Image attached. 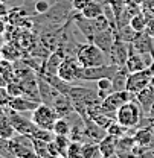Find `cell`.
I'll list each match as a JSON object with an SVG mask.
<instances>
[{
    "label": "cell",
    "mask_w": 154,
    "mask_h": 158,
    "mask_svg": "<svg viewBox=\"0 0 154 158\" xmlns=\"http://www.w3.org/2000/svg\"><path fill=\"white\" fill-rule=\"evenodd\" d=\"M40 103L41 102H37V100L29 99V98H26V96H15V98H12L9 100L8 108H11V110H14L17 113H23L24 114V113H32Z\"/></svg>",
    "instance_id": "obj_14"
},
{
    "label": "cell",
    "mask_w": 154,
    "mask_h": 158,
    "mask_svg": "<svg viewBox=\"0 0 154 158\" xmlns=\"http://www.w3.org/2000/svg\"><path fill=\"white\" fill-rule=\"evenodd\" d=\"M64 58L66 56L61 52H58V50L51 52V55L44 59L43 69H41V72H40L38 75H41V76H57L58 69H59V65H61V62H63Z\"/></svg>",
    "instance_id": "obj_12"
},
{
    "label": "cell",
    "mask_w": 154,
    "mask_h": 158,
    "mask_svg": "<svg viewBox=\"0 0 154 158\" xmlns=\"http://www.w3.org/2000/svg\"><path fill=\"white\" fill-rule=\"evenodd\" d=\"M8 149L14 158H38L34 151L32 137L29 135L17 134L15 137L8 140Z\"/></svg>",
    "instance_id": "obj_3"
},
{
    "label": "cell",
    "mask_w": 154,
    "mask_h": 158,
    "mask_svg": "<svg viewBox=\"0 0 154 158\" xmlns=\"http://www.w3.org/2000/svg\"><path fill=\"white\" fill-rule=\"evenodd\" d=\"M15 135H17V131H15V128L12 126L9 116H8V114L2 116V117H0V138H3V140H11V138L15 137Z\"/></svg>",
    "instance_id": "obj_18"
},
{
    "label": "cell",
    "mask_w": 154,
    "mask_h": 158,
    "mask_svg": "<svg viewBox=\"0 0 154 158\" xmlns=\"http://www.w3.org/2000/svg\"><path fill=\"white\" fill-rule=\"evenodd\" d=\"M84 135H86V141L99 143L102 138L107 135V131L102 126H99L95 120L84 118Z\"/></svg>",
    "instance_id": "obj_13"
},
{
    "label": "cell",
    "mask_w": 154,
    "mask_h": 158,
    "mask_svg": "<svg viewBox=\"0 0 154 158\" xmlns=\"http://www.w3.org/2000/svg\"><path fill=\"white\" fill-rule=\"evenodd\" d=\"M78 62L81 64L82 69L86 67H96V65H105V64H112L110 56L107 52H104L101 47H98L95 43H81L78 47L77 53Z\"/></svg>",
    "instance_id": "obj_1"
},
{
    "label": "cell",
    "mask_w": 154,
    "mask_h": 158,
    "mask_svg": "<svg viewBox=\"0 0 154 158\" xmlns=\"http://www.w3.org/2000/svg\"><path fill=\"white\" fill-rule=\"evenodd\" d=\"M72 128V122L69 117H58V120L54 125V134L55 135H66L69 137Z\"/></svg>",
    "instance_id": "obj_20"
},
{
    "label": "cell",
    "mask_w": 154,
    "mask_h": 158,
    "mask_svg": "<svg viewBox=\"0 0 154 158\" xmlns=\"http://www.w3.org/2000/svg\"><path fill=\"white\" fill-rule=\"evenodd\" d=\"M90 2H92V0H72V8H73V11L81 12Z\"/></svg>",
    "instance_id": "obj_31"
},
{
    "label": "cell",
    "mask_w": 154,
    "mask_h": 158,
    "mask_svg": "<svg viewBox=\"0 0 154 158\" xmlns=\"http://www.w3.org/2000/svg\"><path fill=\"white\" fill-rule=\"evenodd\" d=\"M6 114L11 118V123H12V126L15 128L17 134H23V135L32 137L34 132H35L37 128H38V126L32 122V118L24 117L23 113H17V111H14V110H11V108L6 106Z\"/></svg>",
    "instance_id": "obj_7"
},
{
    "label": "cell",
    "mask_w": 154,
    "mask_h": 158,
    "mask_svg": "<svg viewBox=\"0 0 154 158\" xmlns=\"http://www.w3.org/2000/svg\"><path fill=\"white\" fill-rule=\"evenodd\" d=\"M108 56H110L112 64H115L117 67H124L128 56H130V44L122 41L119 37H116L115 43L108 52Z\"/></svg>",
    "instance_id": "obj_9"
},
{
    "label": "cell",
    "mask_w": 154,
    "mask_h": 158,
    "mask_svg": "<svg viewBox=\"0 0 154 158\" xmlns=\"http://www.w3.org/2000/svg\"><path fill=\"white\" fill-rule=\"evenodd\" d=\"M5 114H6V106L0 105V117H2V116H5Z\"/></svg>",
    "instance_id": "obj_37"
},
{
    "label": "cell",
    "mask_w": 154,
    "mask_h": 158,
    "mask_svg": "<svg viewBox=\"0 0 154 158\" xmlns=\"http://www.w3.org/2000/svg\"><path fill=\"white\" fill-rule=\"evenodd\" d=\"M128 131H130V129L125 128L124 125H121L117 120H113V122L108 125V128H107V134H110V135H113V137H116V138H121V137H124V135H127Z\"/></svg>",
    "instance_id": "obj_24"
},
{
    "label": "cell",
    "mask_w": 154,
    "mask_h": 158,
    "mask_svg": "<svg viewBox=\"0 0 154 158\" xmlns=\"http://www.w3.org/2000/svg\"><path fill=\"white\" fill-rule=\"evenodd\" d=\"M31 118L41 129L54 131V125L58 120V114L55 113V110L52 106H49L46 103H40L38 106L31 113Z\"/></svg>",
    "instance_id": "obj_5"
},
{
    "label": "cell",
    "mask_w": 154,
    "mask_h": 158,
    "mask_svg": "<svg viewBox=\"0 0 154 158\" xmlns=\"http://www.w3.org/2000/svg\"><path fill=\"white\" fill-rule=\"evenodd\" d=\"M8 14H9V6L6 5V2H2L0 0V17H8Z\"/></svg>",
    "instance_id": "obj_32"
},
{
    "label": "cell",
    "mask_w": 154,
    "mask_h": 158,
    "mask_svg": "<svg viewBox=\"0 0 154 158\" xmlns=\"http://www.w3.org/2000/svg\"><path fill=\"white\" fill-rule=\"evenodd\" d=\"M54 143L57 144L59 155H61V157H66V155H67V149H69V146H70V138L66 137V135H55Z\"/></svg>",
    "instance_id": "obj_26"
},
{
    "label": "cell",
    "mask_w": 154,
    "mask_h": 158,
    "mask_svg": "<svg viewBox=\"0 0 154 158\" xmlns=\"http://www.w3.org/2000/svg\"><path fill=\"white\" fill-rule=\"evenodd\" d=\"M98 146H99V151H101L102 158H110L112 155H115L116 154L117 138L113 137V135H110V134H107L105 137L98 143Z\"/></svg>",
    "instance_id": "obj_16"
},
{
    "label": "cell",
    "mask_w": 154,
    "mask_h": 158,
    "mask_svg": "<svg viewBox=\"0 0 154 158\" xmlns=\"http://www.w3.org/2000/svg\"><path fill=\"white\" fill-rule=\"evenodd\" d=\"M131 46V50H134L137 53H142V55H153L154 56V46L151 37L147 31H142V32H137L136 34L133 43L130 44Z\"/></svg>",
    "instance_id": "obj_11"
},
{
    "label": "cell",
    "mask_w": 154,
    "mask_h": 158,
    "mask_svg": "<svg viewBox=\"0 0 154 158\" xmlns=\"http://www.w3.org/2000/svg\"><path fill=\"white\" fill-rule=\"evenodd\" d=\"M96 2H101V3H107L108 0H96Z\"/></svg>",
    "instance_id": "obj_39"
},
{
    "label": "cell",
    "mask_w": 154,
    "mask_h": 158,
    "mask_svg": "<svg viewBox=\"0 0 154 158\" xmlns=\"http://www.w3.org/2000/svg\"><path fill=\"white\" fill-rule=\"evenodd\" d=\"M66 158H84V155H82V143L70 141V146L67 149Z\"/></svg>",
    "instance_id": "obj_27"
},
{
    "label": "cell",
    "mask_w": 154,
    "mask_h": 158,
    "mask_svg": "<svg viewBox=\"0 0 154 158\" xmlns=\"http://www.w3.org/2000/svg\"><path fill=\"white\" fill-rule=\"evenodd\" d=\"M110 158H122V157H119L117 154H115V155H112V157H110Z\"/></svg>",
    "instance_id": "obj_38"
},
{
    "label": "cell",
    "mask_w": 154,
    "mask_h": 158,
    "mask_svg": "<svg viewBox=\"0 0 154 158\" xmlns=\"http://www.w3.org/2000/svg\"><path fill=\"white\" fill-rule=\"evenodd\" d=\"M143 111L140 108V105L133 100H128L127 103H124L117 111H116V120L124 125L125 128L128 129H136L139 128V125L142 123V118H143Z\"/></svg>",
    "instance_id": "obj_2"
},
{
    "label": "cell",
    "mask_w": 154,
    "mask_h": 158,
    "mask_svg": "<svg viewBox=\"0 0 154 158\" xmlns=\"http://www.w3.org/2000/svg\"><path fill=\"white\" fill-rule=\"evenodd\" d=\"M81 75H82V67L78 62V59L75 55L66 56L63 59L59 69H58V78H61L66 82L75 84L78 81H81Z\"/></svg>",
    "instance_id": "obj_6"
},
{
    "label": "cell",
    "mask_w": 154,
    "mask_h": 158,
    "mask_svg": "<svg viewBox=\"0 0 154 158\" xmlns=\"http://www.w3.org/2000/svg\"><path fill=\"white\" fill-rule=\"evenodd\" d=\"M34 138H38V140H43V141H52L55 138V134L54 131H49V129H41V128H37V131L34 132Z\"/></svg>",
    "instance_id": "obj_28"
},
{
    "label": "cell",
    "mask_w": 154,
    "mask_h": 158,
    "mask_svg": "<svg viewBox=\"0 0 154 158\" xmlns=\"http://www.w3.org/2000/svg\"><path fill=\"white\" fill-rule=\"evenodd\" d=\"M148 34H150V37L154 38V19L148 20V23H147V29H145Z\"/></svg>",
    "instance_id": "obj_33"
},
{
    "label": "cell",
    "mask_w": 154,
    "mask_h": 158,
    "mask_svg": "<svg viewBox=\"0 0 154 158\" xmlns=\"http://www.w3.org/2000/svg\"><path fill=\"white\" fill-rule=\"evenodd\" d=\"M0 52H2V56L5 59H8V61H17L20 58V52L12 46V44H3L2 46V49H0Z\"/></svg>",
    "instance_id": "obj_25"
},
{
    "label": "cell",
    "mask_w": 154,
    "mask_h": 158,
    "mask_svg": "<svg viewBox=\"0 0 154 158\" xmlns=\"http://www.w3.org/2000/svg\"><path fill=\"white\" fill-rule=\"evenodd\" d=\"M11 99H12V96L8 93V88L6 87H0V105L8 106V103H9Z\"/></svg>",
    "instance_id": "obj_30"
},
{
    "label": "cell",
    "mask_w": 154,
    "mask_h": 158,
    "mask_svg": "<svg viewBox=\"0 0 154 158\" xmlns=\"http://www.w3.org/2000/svg\"><path fill=\"white\" fill-rule=\"evenodd\" d=\"M51 3L47 0H37L34 3V9H35V14L37 15H41V14H46L49 9H51Z\"/></svg>",
    "instance_id": "obj_29"
},
{
    "label": "cell",
    "mask_w": 154,
    "mask_h": 158,
    "mask_svg": "<svg viewBox=\"0 0 154 158\" xmlns=\"http://www.w3.org/2000/svg\"><path fill=\"white\" fill-rule=\"evenodd\" d=\"M143 0H125L127 6H142Z\"/></svg>",
    "instance_id": "obj_34"
},
{
    "label": "cell",
    "mask_w": 154,
    "mask_h": 158,
    "mask_svg": "<svg viewBox=\"0 0 154 158\" xmlns=\"http://www.w3.org/2000/svg\"><path fill=\"white\" fill-rule=\"evenodd\" d=\"M81 14H82L86 19H96V17L104 14V3L96 2V0H92V2L81 11Z\"/></svg>",
    "instance_id": "obj_19"
},
{
    "label": "cell",
    "mask_w": 154,
    "mask_h": 158,
    "mask_svg": "<svg viewBox=\"0 0 154 158\" xmlns=\"http://www.w3.org/2000/svg\"><path fill=\"white\" fill-rule=\"evenodd\" d=\"M96 91H98V96L101 100L107 98L112 91H113V84H112V79L110 78H102L96 81Z\"/></svg>",
    "instance_id": "obj_21"
},
{
    "label": "cell",
    "mask_w": 154,
    "mask_h": 158,
    "mask_svg": "<svg viewBox=\"0 0 154 158\" xmlns=\"http://www.w3.org/2000/svg\"><path fill=\"white\" fill-rule=\"evenodd\" d=\"M147 23H148V20H147V17L143 15L142 11L136 12L134 15L130 19V21H128V24L131 26V29L136 31V32H142V31H145V29H147Z\"/></svg>",
    "instance_id": "obj_22"
},
{
    "label": "cell",
    "mask_w": 154,
    "mask_h": 158,
    "mask_svg": "<svg viewBox=\"0 0 154 158\" xmlns=\"http://www.w3.org/2000/svg\"><path fill=\"white\" fill-rule=\"evenodd\" d=\"M134 94L130 93L128 90H122V91H112L107 98L101 102V108H102V113L110 116V117L116 118V111L124 105L127 103L128 100H133Z\"/></svg>",
    "instance_id": "obj_4"
},
{
    "label": "cell",
    "mask_w": 154,
    "mask_h": 158,
    "mask_svg": "<svg viewBox=\"0 0 154 158\" xmlns=\"http://www.w3.org/2000/svg\"><path fill=\"white\" fill-rule=\"evenodd\" d=\"M5 31H6V21L3 17H0V37L5 34Z\"/></svg>",
    "instance_id": "obj_35"
},
{
    "label": "cell",
    "mask_w": 154,
    "mask_h": 158,
    "mask_svg": "<svg viewBox=\"0 0 154 158\" xmlns=\"http://www.w3.org/2000/svg\"><path fill=\"white\" fill-rule=\"evenodd\" d=\"M130 72L127 70V67H119L116 70V73L112 78V84H113V91H122L127 90V79H128Z\"/></svg>",
    "instance_id": "obj_17"
},
{
    "label": "cell",
    "mask_w": 154,
    "mask_h": 158,
    "mask_svg": "<svg viewBox=\"0 0 154 158\" xmlns=\"http://www.w3.org/2000/svg\"><path fill=\"white\" fill-rule=\"evenodd\" d=\"M6 85H8V81H6L5 76L0 73V87H6Z\"/></svg>",
    "instance_id": "obj_36"
},
{
    "label": "cell",
    "mask_w": 154,
    "mask_h": 158,
    "mask_svg": "<svg viewBox=\"0 0 154 158\" xmlns=\"http://www.w3.org/2000/svg\"><path fill=\"white\" fill-rule=\"evenodd\" d=\"M119 67L115 64H105V65H96V67H86L82 69V75H81V81H99L102 78H113Z\"/></svg>",
    "instance_id": "obj_8"
},
{
    "label": "cell",
    "mask_w": 154,
    "mask_h": 158,
    "mask_svg": "<svg viewBox=\"0 0 154 158\" xmlns=\"http://www.w3.org/2000/svg\"><path fill=\"white\" fill-rule=\"evenodd\" d=\"M82 155H84V158H102L98 143H93V141L82 143Z\"/></svg>",
    "instance_id": "obj_23"
},
{
    "label": "cell",
    "mask_w": 154,
    "mask_h": 158,
    "mask_svg": "<svg viewBox=\"0 0 154 158\" xmlns=\"http://www.w3.org/2000/svg\"><path fill=\"white\" fill-rule=\"evenodd\" d=\"M134 100L140 105V108H142L143 114L147 116V114H148V111H150V108H151V105L154 103V91L150 88V87H147V88L140 90L139 93H136Z\"/></svg>",
    "instance_id": "obj_15"
},
{
    "label": "cell",
    "mask_w": 154,
    "mask_h": 158,
    "mask_svg": "<svg viewBox=\"0 0 154 158\" xmlns=\"http://www.w3.org/2000/svg\"><path fill=\"white\" fill-rule=\"evenodd\" d=\"M153 55H142V53H137L134 50H131V46H130V56L125 62V67L130 73H134V72H140V70H145L148 69L151 64L154 62V58H150Z\"/></svg>",
    "instance_id": "obj_10"
}]
</instances>
